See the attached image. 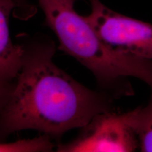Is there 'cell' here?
<instances>
[{
    "instance_id": "1",
    "label": "cell",
    "mask_w": 152,
    "mask_h": 152,
    "mask_svg": "<svg viewBox=\"0 0 152 152\" xmlns=\"http://www.w3.org/2000/svg\"><path fill=\"white\" fill-rule=\"evenodd\" d=\"M23 46L21 68L0 113V142L28 129L58 140L68 131L85 127L97 114L113 111V96L87 88L57 67L52 39L35 37Z\"/></svg>"
},
{
    "instance_id": "2",
    "label": "cell",
    "mask_w": 152,
    "mask_h": 152,
    "mask_svg": "<svg viewBox=\"0 0 152 152\" xmlns=\"http://www.w3.org/2000/svg\"><path fill=\"white\" fill-rule=\"evenodd\" d=\"M45 24L56 34L59 48L92 72L99 90L114 99L134 94L129 77L152 90V61L109 46L87 20L65 0H38Z\"/></svg>"
},
{
    "instance_id": "3",
    "label": "cell",
    "mask_w": 152,
    "mask_h": 152,
    "mask_svg": "<svg viewBox=\"0 0 152 152\" xmlns=\"http://www.w3.org/2000/svg\"><path fill=\"white\" fill-rule=\"evenodd\" d=\"M85 16L104 42L113 48L152 61V24L115 12L100 0H90Z\"/></svg>"
},
{
    "instance_id": "4",
    "label": "cell",
    "mask_w": 152,
    "mask_h": 152,
    "mask_svg": "<svg viewBox=\"0 0 152 152\" xmlns=\"http://www.w3.org/2000/svg\"><path fill=\"white\" fill-rule=\"evenodd\" d=\"M138 149L137 138L126 114L110 111L95 115L82 128L77 138L67 144H58L56 151L130 152Z\"/></svg>"
},
{
    "instance_id": "5",
    "label": "cell",
    "mask_w": 152,
    "mask_h": 152,
    "mask_svg": "<svg viewBox=\"0 0 152 152\" xmlns=\"http://www.w3.org/2000/svg\"><path fill=\"white\" fill-rule=\"evenodd\" d=\"M16 5L14 0H0V80H16L22 65L23 46L15 45L11 39L9 18Z\"/></svg>"
},
{
    "instance_id": "6",
    "label": "cell",
    "mask_w": 152,
    "mask_h": 152,
    "mask_svg": "<svg viewBox=\"0 0 152 152\" xmlns=\"http://www.w3.org/2000/svg\"><path fill=\"white\" fill-rule=\"evenodd\" d=\"M125 114L137 138L139 149L152 152V90L147 105L138 106Z\"/></svg>"
},
{
    "instance_id": "7",
    "label": "cell",
    "mask_w": 152,
    "mask_h": 152,
    "mask_svg": "<svg viewBox=\"0 0 152 152\" xmlns=\"http://www.w3.org/2000/svg\"><path fill=\"white\" fill-rule=\"evenodd\" d=\"M54 148L52 139L45 134L33 140H19L13 143L0 142V151H52Z\"/></svg>"
},
{
    "instance_id": "8",
    "label": "cell",
    "mask_w": 152,
    "mask_h": 152,
    "mask_svg": "<svg viewBox=\"0 0 152 152\" xmlns=\"http://www.w3.org/2000/svg\"><path fill=\"white\" fill-rule=\"evenodd\" d=\"M16 9L13 13L14 16L20 20H28L35 14L36 7L29 0H14Z\"/></svg>"
},
{
    "instance_id": "9",
    "label": "cell",
    "mask_w": 152,
    "mask_h": 152,
    "mask_svg": "<svg viewBox=\"0 0 152 152\" xmlns=\"http://www.w3.org/2000/svg\"><path fill=\"white\" fill-rule=\"evenodd\" d=\"M15 86V80L12 82L0 80V113L10 98Z\"/></svg>"
},
{
    "instance_id": "10",
    "label": "cell",
    "mask_w": 152,
    "mask_h": 152,
    "mask_svg": "<svg viewBox=\"0 0 152 152\" xmlns=\"http://www.w3.org/2000/svg\"><path fill=\"white\" fill-rule=\"evenodd\" d=\"M65 1L68 4H70L73 5L74 3H75L76 1H77V0H65Z\"/></svg>"
}]
</instances>
